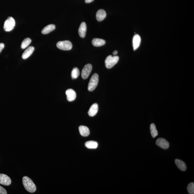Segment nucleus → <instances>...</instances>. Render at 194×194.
I'll list each match as a JSON object with an SVG mask.
<instances>
[{
	"instance_id": "nucleus-9",
	"label": "nucleus",
	"mask_w": 194,
	"mask_h": 194,
	"mask_svg": "<svg viewBox=\"0 0 194 194\" xmlns=\"http://www.w3.org/2000/svg\"><path fill=\"white\" fill-rule=\"evenodd\" d=\"M66 93L68 101L70 102L74 101L76 99V92L72 89H69L67 90Z\"/></svg>"
},
{
	"instance_id": "nucleus-19",
	"label": "nucleus",
	"mask_w": 194,
	"mask_h": 194,
	"mask_svg": "<svg viewBox=\"0 0 194 194\" xmlns=\"http://www.w3.org/2000/svg\"><path fill=\"white\" fill-rule=\"evenodd\" d=\"M85 145L88 149H96L98 147V144L94 141H89L85 143Z\"/></svg>"
},
{
	"instance_id": "nucleus-1",
	"label": "nucleus",
	"mask_w": 194,
	"mask_h": 194,
	"mask_svg": "<svg viewBox=\"0 0 194 194\" xmlns=\"http://www.w3.org/2000/svg\"><path fill=\"white\" fill-rule=\"evenodd\" d=\"M23 182L24 187L30 193H34L36 191V186L29 177L27 176H24L23 179Z\"/></svg>"
},
{
	"instance_id": "nucleus-18",
	"label": "nucleus",
	"mask_w": 194,
	"mask_h": 194,
	"mask_svg": "<svg viewBox=\"0 0 194 194\" xmlns=\"http://www.w3.org/2000/svg\"><path fill=\"white\" fill-rule=\"evenodd\" d=\"M55 28V25L50 24L46 26L43 28L41 31V33L43 34H47L53 31Z\"/></svg>"
},
{
	"instance_id": "nucleus-20",
	"label": "nucleus",
	"mask_w": 194,
	"mask_h": 194,
	"mask_svg": "<svg viewBox=\"0 0 194 194\" xmlns=\"http://www.w3.org/2000/svg\"><path fill=\"white\" fill-rule=\"evenodd\" d=\"M150 129L151 135H152V137L154 138H155L158 135V133L155 124L154 123L151 124Z\"/></svg>"
},
{
	"instance_id": "nucleus-2",
	"label": "nucleus",
	"mask_w": 194,
	"mask_h": 194,
	"mask_svg": "<svg viewBox=\"0 0 194 194\" xmlns=\"http://www.w3.org/2000/svg\"><path fill=\"white\" fill-rule=\"evenodd\" d=\"M119 57L118 56H112L110 55L107 57L105 60L106 67L108 69L112 68L119 61Z\"/></svg>"
},
{
	"instance_id": "nucleus-17",
	"label": "nucleus",
	"mask_w": 194,
	"mask_h": 194,
	"mask_svg": "<svg viewBox=\"0 0 194 194\" xmlns=\"http://www.w3.org/2000/svg\"><path fill=\"white\" fill-rule=\"evenodd\" d=\"M92 43L93 46L98 47L104 45L106 43V41L102 39L94 38L92 40Z\"/></svg>"
},
{
	"instance_id": "nucleus-24",
	"label": "nucleus",
	"mask_w": 194,
	"mask_h": 194,
	"mask_svg": "<svg viewBox=\"0 0 194 194\" xmlns=\"http://www.w3.org/2000/svg\"><path fill=\"white\" fill-rule=\"evenodd\" d=\"M7 192L5 189L0 186V194H7Z\"/></svg>"
},
{
	"instance_id": "nucleus-5",
	"label": "nucleus",
	"mask_w": 194,
	"mask_h": 194,
	"mask_svg": "<svg viewBox=\"0 0 194 194\" xmlns=\"http://www.w3.org/2000/svg\"><path fill=\"white\" fill-rule=\"evenodd\" d=\"M57 46L58 48L64 50H70L72 47V44L68 40L59 41L57 44Z\"/></svg>"
},
{
	"instance_id": "nucleus-23",
	"label": "nucleus",
	"mask_w": 194,
	"mask_h": 194,
	"mask_svg": "<svg viewBox=\"0 0 194 194\" xmlns=\"http://www.w3.org/2000/svg\"><path fill=\"white\" fill-rule=\"evenodd\" d=\"M187 190L189 194H193L194 193V183H191L188 185Z\"/></svg>"
},
{
	"instance_id": "nucleus-25",
	"label": "nucleus",
	"mask_w": 194,
	"mask_h": 194,
	"mask_svg": "<svg viewBox=\"0 0 194 194\" xmlns=\"http://www.w3.org/2000/svg\"><path fill=\"white\" fill-rule=\"evenodd\" d=\"M4 43H0V53H1L3 49L4 48Z\"/></svg>"
},
{
	"instance_id": "nucleus-26",
	"label": "nucleus",
	"mask_w": 194,
	"mask_h": 194,
	"mask_svg": "<svg viewBox=\"0 0 194 194\" xmlns=\"http://www.w3.org/2000/svg\"><path fill=\"white\" fill-rule=\"evenodd\" d=\"M93 1L94 0H85V1L86 3H90Z\"/></svg>"
},
{
	"instance_id": "nucleus-14",
	"label": "nucleus",
	"mask_w": 194,
	"mask_h": 194,
	"mask_svg": "<svg viewBox=\"0 0 194 194\" xmlns=\"http://www.w3.org/2000/svg\"><path fill=\"white\" fill-rule=\"evenodd\" d=\"M106 12L104 9H99L96 13V18L97 20L98 21H101L104 20L106 17Z\"/></svg>"
},
{
	"instance_id": "nucleus-21",
	"label": "nucleus",
	"mask_w": 194,
	"mask_h": 194,
	"mask_svg": "<svg viewBox=\"0 0 194 194\" xmlns=\"http://www.w3.org/2000/svg\"><path fill=\"white\" fill-rule=\"evenodd\" d=\"M31 39L29 38H27L25 39L22 42L21 47L22 49H25L31 43Z\"/></svg>"
},
{
	"instance_id": "nucleus-27",
	"label": "nucleus",
	"mask_w": 194,
	"mask_h": 194,
	"mask_svg": "<svg viewBox=\"0 0 194 194\" xmlns=\"http://www.w3.org/2000/svg\"><path fill=\"white\" fill-rule=\"evenodd\" d=\"M117 54H118V51L117 50L114 51V52H113V55H117Z\"/></svg>"
},
{
	"instance_id": "nucleus-4",
	"label": "nucleus",
	"mask_w": 194,
	"mask_h": 194,
	"mask_svg": "<svg viewBox=\"0 0 194 194\" xmlns=\"http://www.w3.org/2000/svg\"><path fill=\"white\" fill-rule=\"evenodd\" d=\"M15 20L12 17H8L4 23V31L6 32L12 31L15 27Z\"/></svg>"
},
{
	"instance_id": "nucleus-10",
	"label": "nucleus",
	"mask_w": 194,
	"mask_h": 194,
	"mask_svg": "<svg viewBox=\"0 0 194 194\" xmlns=\"http://www.w3.org/2000/svg\"><path fill=\"white\" fill-rule=\"evenodd\" d=\"M141 42V38L139 35L136 34L133 36V46L134 50L138 48Z\"/></svg>"
},
{
	"instance_id": "nucleus-11",
	"label": "nucleus",
	"mask_w": 194,
	"mask_h": 194,
	"mask_svg": "<svg viewBox=\"0 0 194 194\" xmlns=\"http://www.w3.org/2000/svg\"><path fill=\"white\" fill-rule=\"evenodd\" d=\"M86 30V25L85 22H82L81 23L79 29V34L81 38H84L85 37Z\"/></svg>"
},
{
	"instance_id": "nucleus-6",
	"label": "nucleus",
	"mask_w": 194,
	"mask_h": 194,
	"mask_svg": "<svg viewBox=\"0 0 194 194\" xmlns=\"http://www.w3.org/2000/svg\"><path fill=\"white\" fill-rule=\"evenodd\" d=\"M92 70V66L90 64L86 65L83 69L81 76L82 78L85 79H87L89 76Z\"/></svg>"
},
{
	"instance_id": "nucleus-15",
	"label": "nucleus",
	"mask_w": 194,
	"mask_h": 194,
	"mask_svg": "<svg viewBox=\"0 0 194 194\" xmlns=\"http://www.w3.org/2000/svg\"><path fill=\"white\" fill-rule=\"evenodd\" d=\"M175 163L178 168L181 171H185L187 169L186 165L184 161L178 159H176Z\"/></svg>"
},
{
	"instance_id": "nucleus-16",
	"label": "nucleus",
	"mask_w": 194,
	"mask_h": 194,
	"mask_svg": "<svg viewBox=\"0 0 194 194\" xmlns=\"http://www.w3.org/2000/svg\"><path fill=\"white\" fill-rule=\"evenodd\" d=\"M79 133L82 136L87 137L90 135V130L87 127L81 125L79 127Z\"/></svg>"
},
{
	"instance_id": "nucleus-3",
	"label": "nucleus",
	"mask_w": 194,
	"mask_h": 194,
	"mask_svg": "<svg viewBox=\"0 0 194 194\" xmlns=\"http://www.w3.org/2000/svg\"><path fill=\"white\" fill-rule=\"evenodd\" d=\"M98 76L95 74L92 76L88 84V89L90 91H93L96 89L98 82Z\"/></svg>"
},
{
	"instance_id": "nucleus-12",
	"label": "nucleus",
	"mask_w": 194,
	"mask_h": 194,
	"mask_svg": "<svg viewBox=\"0 0 194 194\" xmlns=\"http://www.w3.org/2000/svg\"><path fill=\"white\" fill-rule=\"evenodd\" d=\"M98 110V105L97 103L92 105L88 112V114L90 117H93L96 115Z\"/></svg>"
},
{
	"instance_id": "nucleus-22",
	"label": "nucleus",
	"mask_w": 194,
	"mask_h": 194,
	"mask_svg": "<svg viewBox=\"0 0 194 194\" xmlns=\"http://www.w3.org/2000/svg\"><path fill=\"white\" fill-rule=\"evenodd\" d=\"M79 75V71L77 68H74L71 72V76L72 79H76Z\"/></svg>"
},
{
	"instance_id": "nucleus-7",
	"label": "nucleus",
	"mask_w": 194,
	"mask_h": 194,
	"mask_svg": "<svg viewBox=\"0 0 194 194\" xmlns=\"http://www.w3.org/2000/svg\"><path fill=\"white\" fill-rule=\"evenodd\" d=\"M156 144L157 146L164 149H167L169 147V143L163 138H158L156 142Z\"/></svg>"
},
{
	"instance_id": "nucleus-13",
	"label": "nucleus",
	"mask_w": 194,
	"mask_h": 194,
	"mask_svg": "<svg viewBox=\"0 0 194 194\" xmlns=\"http://www.w3.org/2000/svg\"><path fill=\"white\" fill-rule=\"evenodd\" d=\"M35 50L34 47L31 46L27 48L22 55V58L24 59H26L31 56Z\"/></svg>"
},
{
	"instance_id": "nucleus-8",
	"label": "nucleus",
	"mask_w": 194,
	"mask_h": 194,
	"mask_svg": "<svg viewBox=\"0 0 194 194\" xmlns=\"http://www.w3.org/2000/svg\"><path fill=\"white\" fill-rule=\"evenodd\" d=\"M11 183V180L6 174H0V184L6 186L10 185Z\"/></svg>"
}]
</instances>
